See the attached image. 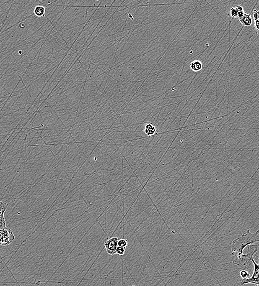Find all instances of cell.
I'll use <instances>...</instances> for the list:
<instances>
[{"mask_svg":"<svg viewBox=\"0 0 259 286\" xmlns=\"http://www.w3.org/2000/svg\"><path fill=\"white\" fill-rule=\"evenodd\" d=\"M255 28L257 29V30L259 31V21L255 22Z\"/></svg>","mask_w":259,"mask_h":286,"instance_id":"e0dca14e","label":"cell"},{"mask_svg":"<svg viewBox=\"0 0 259 286\" xmlns=\"http://www.w3.org/2000/svg\"><path fill=\"white\" fill-rule=\"evenodd\" d=\"M47 6L46 7H47ZM42 5H37L34 8V14L36 16L42 17L45 16V7Z\"/></svg>","mask_w":259,"mask_h":286,"instance_id":"30bf717a","label":"cell"},{"mask_svg":"<svg viewBox=\"0 0 259 286\" xmlns=\"http://www.w3.org/2000/svg\"></svg>","mask_w":259,"mask_h":286,"instance_id":"ac0fdd59","label":"cell"},{"mask_svg":"<svg viewBox=\"0 0 259 286\" xmlns=\"http://www.w3.org/2000/svg\"><path fill=\"white\" fill-rule=\"evenodd\" d=\"M239 19L242 26H250L252 24V18L250 14L245 13L242 18Z\"/></svg>","mask_w":259,"mask_h":286,"instance_id":"ba28073f","label":"cell"},{"mask_svg":"<svg viewBox=\"0 0 259 286\" xmlns=\"http://www.w3.org/2000/svg\"><path fill=\"white\" fill-rule=\"evenodd\" d=\"M116 253L120 255H124L125 253V248L117 246L116 250Z\"/></svg>","mask_w":259,"mask_h":286,"instance_id":"5bb4252c","label":"cell"},{"mask_svg":"<svg viewBox=\"0 0 259 286\" xmlns=\"http://www.w3.org/2000/svg\"><path fill=\"white\" fill-rule=\"evenodd\" d=\"M118 241L119 239L117 237H112L110 238V239L105 241L104 242V246L107 253L112 255L116 254V250L118 246Z\"/></svg>","mask_w":259,"mask_h":286,"instance_id":"5b68a950","label":"cell"},{"mask_svg":"<svg viewBox=\"0 0 259 286\" xmlns=\"http://www.w3.org/2000/svg\"><path fill=\"white\" fill-rule=\"evenodd\" d=\"M190 67L192 71L197 72H200L202 69L203 65L201 61L195 60V61L192 62V63L190 64Z\"/></svg>","mask_w":259,"mask_h":286,"instance_id":"9c48e42d","label":"cell"},{"mask_svg":"<svg viewBox=\"0 0 259 286\" xmlns=\"http://www.w3.org/2000/svg\"><path fill=\"white\" fill-rule=\"evenodd\" d=\"M15 239L12 230L7 227L0 228V245L2 246L9 245Z\"/></svg>","mask_w":259,"mask_h":286,"instance_id":"3957f363","label":"cell"},{"mask_svg":"<svg viewBox=\"0 0 259 286\" xmlns=\"http://www.w3.org/2000/svg\"><path fill=\"white\" fill-rule=\"evenodd\" d=\"M237 7L238 10V18L240 19L244 16V15L245 14V12L243 9V7L242 6H238Z\"/></svg>","mask_w":259,"mask_h":286,"instance_id":"4fadbf2b","label":"cell"},{"mask_svg":"<svg viewBox=\"0 0 259 286\" xmlns=\"http://www.w3.org/2000/svg\"><path fill=\"white\" fill-rule=\"evenodd\" d=\"M8 204L5 202H0V228L6 227L5 213Z\"/></svg>","mask_w":259,"mask_h":286,"instance_id":"8992f818","label":"cell"},{"mask_svg":"<svg viewBox=\"0 0 259 286\" xmlns=\"http://www.w3.org/2000/svg\"><path fill=\"white\" fill-rule=\"evenodd\" d=\"M145 133L149 136H153L157 133L156 128L152 123H147L145 127Z\"/></svg>","mask_w":259,"mask_h":286,"instance_id":"52a82bcc","label":"cell"},{"mask_svg":"<svg viewBox=\"0 0 259 286\" xmlns=\"http://www.w3.org/2000/svg\"><path fill=\"white\" fill-rule=\"evenodd\" d=\"M250 261H252L254 266L253 274L251 277H249L247 279H243L240 284L241 285H244L245 284H252L256 286H259V265L255 263L254 258Z\"/></svg>","mask_w":259,"mask_h":286,"instance_id":"277c9868","label":"cell"},{"mask_svg":"<svg viewBox=\"0 0 259 286\" xmlns=\"http://www.w3.org/2000/svg\"><path fill=\"white\" fill-rule=\"evenodd\" d=\"M128 244V241L126 239H121L119 240L117 245L118 246L120 247H123V248H126Z\"/></svg>","mask_w":259,"mask_h":286,"instance_id":"7c38bea8","label":"cell"},{"mask_svg":"<svg viewBox=\"0 0 259 286\" xmlns=\"http://www.w3.org/2000/svg\"><path fill=\"white\" fill-rule=\"evenodd\" d=\"M258 245H249L247 246V252L246 254L239 258H236L233 261V264L235 265L245 266L249 261L251 260L254 258V254L257 251Z\"/></svg>","mask_w":259,"mask_h":286,"instance_id":"7a4b0ae2","label":"cell"},{"mask_svg":"<svg viewBox=\"0 0 259 286\" xmlns=\"http://www.w3.org/2000/svg\"><path fill=\"white\" fill-rule=\"evenodd\" d=\"M259 242V230L254 233L250 232V230H247L242 236L234 239L232 244L231 249L232 255L239 258L243 255V250L246 246L255 243Z\"/></svg>","mask_w":259,"mask_h":286,"instance_id":"6da1fadb","label":"cell"},{"mask_svg":"<svg viewBox=\"0 0 259 286\" xmlns=\"http://www.w3.org/2000/svg\"><path fill=\"white\" fill-rule=\"evenodd\" d=\"M253 17H254L255 22L259 21V11H254V13H253Z\"/></svg>","mask_w":259,"mask_h":286,"instance_id":"2e32d148","label":"cell"},{"mask_svg":"<svg viewBox=\"0 0 259 286\" xmlns=\"http://www.w3.org/2000/svg\"><path fill=\"white\" fill-rule=\"evenodd\" d=\"M240 276H241L243 279H247V278L249 277V274L247 272V271L245 270H242L240 272Z\"/></svg>","mask_w":259,"mask_h":286,"instance_id":"9a60e30c","label":"cell"},{"mask_svg":"<svg viewBox=\"0 0 259 286\" xmlns=\"http://www.w3.org/2000/svg\"><path fill=\"white\" fill-rule=\"evenodd\" d=\"M230 15L232 17L238 18V10L237 7H233L230 10Z\"/></svg>","mask_w":259,"mask_h":286,"instance_id":"8fae6325","label":"cell"}]
</instances>
